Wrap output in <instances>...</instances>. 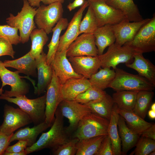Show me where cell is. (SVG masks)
I'll return each mask as SVG.
<instances>
[{"mask_svg": "<svg viewBox=\"0 0 155 155\" xmlns=\"http://www.w3.org/2000/svg\"><path fill=\"white\" fill-rule=\"evenodd\" d=\"M55 115V119L50 129L42 133L34 144L25 149L27 154L45 148L52 150L67 142L71 138L64 127L63 117L58 107Z\"/></svg>", "mask_w": 155, "mask_h": 155, "instance_id": "cell-1", "label": "cell"}, {"mask_svg": "<svg viewBox=\"0 0 155 155\" xmlns=\"http://www.w3.org/2000/svg\"><path fill=\"white\" fill-rule=\"evenodd\" d=\"M23 2L21 11L16 16L10 13L6 22L9 26L18 29L21 42L24 44L28 41L31 32L36 28L34 18L37 8L31 6L28 0H23Z\"/></svg>", "mask_w": 155, "mask_h": 155, "instance_id": "cell-2", "label": "cell"}, {"mask_svg": "<svg viewBox=\"0 0 155 155\" xmlns=\"http://www.w3.org/2000/svg\"><path fill=\"white\" fill-rule=\"evenodd\" d=\"M109 121L91 112L84 117L71 137L79 140L108 135Z\"/></svg>", "mask_w": 155, "mask_h": 155, "instance_id": "cell-3", "label": "cell"}, {"mask_svg": "<svg viewBox=\"0 0 155 155\" xmlns=\"http://www.w3.org/2000/svg\"><path fill=\"white\" fill-rule=\"evenodd\" d=\"M115 76L109 86L115 91H153L155 86L145 78L139 75L129 73L117 68L115 69Z\"/></svg>", "mask_w": 155, "mask_h": 155, "instance_id": "cell-4", "label": "cell"}, {"mask_svg": "<svg viewBox=\"0 0 155 155\" xmlns=\"http://www.w3.org/2000/svg\"><path fill=\"white\" fill-rule=\"evenodd\" d=\"M46 94L33 99L28 98L26 95L6 97L3 100L13 103L26 113L31 118L34 125L44 121L45 119Z\"/></svg>", "mask_w": 155, "mask_h": 155, "instance_id": "cell-5", "label": "cell"}, {"mask_svg": "<svg viewBox=\"0 0 155 155\" xmlns=\"http://www.w3.org/2000/svg\"><path fill=\"white\" fill-rule=\"evenodd\" d=\"M63 12L62 4L56 2L48 5H42L36 9L34 21L38 29L44 30L47 34L63 18Z\"/></svg>", "mask_w": 155, "mask_h": 155, "instance_id": "cell-6", "label": "cell"}, {"mask_svg": "<svg viewBox=\"0 0 155 155\" xmlns=\"http://www.w3.org/2000/svg\"><path fill=\"white\" fill-rule=\"evenodd\" d=\"M18 71H11L6 68L3 62L0 60V77L2 82L1 88L6 85L10 86V90H5L0 95V99L3 100L6 97H17L26 95L29 91L28 84L22 79V77L19 75Z\"/></svg>", "mask_w": 155, "mask_h": 155, "instance_id": "cell-7", "label": "cell"}, {"mask_svg": "<svg viewBox=\"0 0 155 155\" xmlns=\"http://www.w3.org/2000/svg\"><path fill=\"white\" fill-rule=\"evenodd\" d=\"M134 52L149 53L155 51V15L140 29L131 42L126 43Z\"/></svg>", "mask_w": 155, "mask_h": 155, "instance_id": "cell-8", "label": "cell"}, {"mask_svg": "<svg viewBox=\"0 0 155 155\" xmlns=\"http://www.w3.org/2000/svg\"><path fill=\"white\" fill-rule=\"evenodd\" d=\"M134 51L127 44L121 46L115 42L109 46L104 53L98 55L102 68H112L114 70L119 64L131 63Z\"/></svg>", "mask_w": 155, "mask_h": 155, "instance_id": "cell-9", "label": "cell"}, {"mask_svg": "<svg viewBox=\"0 0 155 155\" xmlns=\"http://www.w3.org/2000/svg\"><path fill=\"white\" fill-rule=\"evenodd\" d=\"M58 107L63 117L69 120V125L65 127V129L71 137L81 119L85 116L92 112L85 104L75 100H63Z\"/></svg>", "mask_w": 155, "mask_h": 155, "instance_id": "cell-10", "label": "cell"}, {"mask_svg": "<svg viewBox=\"0 0 155 155\" xmlns=\"http://www.w3.org/2000/svg\"><path fill=\"white\" fill-rule=\"evenodd\" d=\"M4 119L0 125V131L9 135L18 129L32 123L29 116L20 108L5 104L3 109Z\"/></svg>", "mask_w": 155, "mask_h": 155, "instance_id": "cell-11", "label": "cell"}, {"mask_svg": "<svg viewBox=\"0 0 155 155\" xmlns=\"http://www.w3.org/2000/svg\"><path fill=\"white\" fill-rule=\"evenodd\" d=\"M88 1L94 12L98 27L115 24L126 18L122 12L108 5L105 0Z\"/></svg>", "mask_w": 155, "mask_h": 155, "instance_id": "cell-12", "label": "cell"}, {"mask_svg": "<svg viewBox=\"0 0 155 155\" xmlns=\"http://www.w3.org/2000/svg\"><path fill=\"white\" fill-rule=\"evenodd\" d=\"M62 84L53 70L51 80L46 88L45 121L52 125L55 111L59 104L63 100L61 91Z\"/></svg>", "mask_w": 155, "mask_h": 155, "instance_id": "cell-13", "label": "cell"}, {"mask_svg": "<svg viewBox=\"0 0 155 155\" xmlns=\"http://www.w3.org/2000/svg\"><path fill=\"white\" fill-rule=\"evenodd\" d=\"M66 55L69 57L98 55L93 34L84 33L78 36L67 49Z\"/></svg>", "mask_w": 155, "mask_h": 155, "instance_id": "cell-14", "label": "cell"}, {"mask_svg": "<svg viewBox=\"0 0 155 155\" xmlns=\"http://www.w3.org/2000/svg\"><path fill=\"white\" fill-rule=\"evenodd\" d=\"M150 20L146 18L140 21L130 22L125 18L118 24L111 25L116 38L115 42L121 46L131 41L140 29Z\"/></svg>", "mask_w": 155, "mask_h": 155, "instance_id": "cell-15", "label": "cell"}, {"mask_svg": "<svg viewBox=\"0 0 155 155\" xmlns=\"http://www.w3.org/2000/svg\"><path fill=\"white\" fill-rule=\"evenodd\" d=\"M88 0L74 14L70 22L68 23L66 31L60 37L57 52L67 49L70 44L79 35V27L83 12L88 6Z\"/></svg>", "mask_w": 155, "mask_h": 155, "instance_id": "cell-16", "label": "cell"}, {"mask_svg": "<svg viewBox=\"0 0 155 155\" xmlns=\"http://www.w3.org/2000/svg\"><path fill=\"white\" fill-rule=\"evenodd\" d=\"M67 50L57 52L50 64L62 84L71 78L83 77L75 71L67 58Z\"/></svg>", "mask_w": 155, "mask_h": 155, "instance_id": "cell-17", "label": "cell"}, {"mask_svg": "<svg viewBox=\"0 0 155 155\" xmlns=\"http://www.w3.org/2000/svg\"><path fill=\"white\" fill-rule=\"evenodd\" d=\"M68 59L75 71L88 79L97 72L101 67L98 55L71 57Z\"/></svg>", "mask_w": 155, "mask_h": 155, "instance_id": "cell-18", "label": "cell"}, {"mask_svg": "<svg viewBox=\"0 0 155 155\" xmlns=\"http://www.w3.org/2000/svg\"><path fill=\"white\" fill-rule=\"evenodd\" d=\"M38 71V83L36 94L39 96L46 90L52 79L53 69L46 61V54L43 51L39 56L35 59Z\"/></svg>", "mask_w": 155, "mask_h": 155, "instance_id": "cell-19", "label": "cell"}, {"mask_svg": "<svg viewBox=\"0 0 155 155\" xmlns=\"http://www.w3.org/2000/svg\"><path fill=\"white\" fill-rule=\"evenodd\" d=\"M133 57V61L125 64L126 66L135 70L155 86V66L142 53L134 52Z\"/></svg>", "mask_w": 155, "mask_h": 155, "instance_id": "cell-20", "label": "cell"}, {"mask_svg": "<svg viewBox=\"0 0 155 155\" xmlns=\"http://www.w3.org/2000/svg\"><path fill=\"white\" fill-rule=\"evenodd\" d=\"M91 86L89 79L84 77L69 79L61 84L63 100H74L78 95Z\"/></svg>", "mask_w": 155, "mask_h": 155, "instance_id": "cell-21", "label": "cell"}, {"mask_svg": "<svg viewBox=\"0 0 155 155\" xmlns=\"http://www.w3.org/2000/svg\"><path fill=\"white\" fill-rule=\"evenodd\" d=\"M3 63L6 67H11L22 73L34 77L37 76L35 59L29 51L25 55L13 60H5Z\"/></svg>", "mask_w": 155, "mask_h": 155, "instance_id": "cell-22", "label": "cell"}, {"mask_svg": "<svg viewBox=\"0 0 155 155\" xmlns=\"http://www.w3.org/2000/svg\"><path fill=\"white\" fill-rule=\"evenodd\" d=\"M52 125L46 123L44 121L32 128L27 127L21 128L13 134L9 142L11 143L17 140H26L28 141L27 147H30L36 142L39 135Z\"/></svg>", "mask_w": 155, "mask_h": 155, "instance_id": "cell-23", "label": "cell"}, {"mask_svg": "<svg viewBox=\"0 0 155 155\" xmlns=\"http://www.w3.org/2000/svg\"><path fill=\"white\" fill-rule=\"evenodd\" d=\"M118 131L121 145V154L125 155L135 146L140 135L133 133L127 126L123 118L119 115Z\"/></svg>", "mask_w": 155, "mask_h": 155, "instance_id": "cell-24", "label": "cell"}, {"mask_svg": "<svg viewBox=\"0 0 155 155\" xmlns=\"http://www.w3.org/2000/svg\"><path fill=\"white\" fill-rule=\"evenodd\" d=\"M108 5L121 11L126 18L130 22H137L144 19L141 15L137 5L133 0H105Z\"/></svg>", "mask_w": 155, "mask_h": 155, "instance_id": "cell-25", "label": "cell"}, {"mask_svg": "<svg viewBox=\"0 0 155 155\" xmlns=\"http://www.w3.org/2000/svg\"><path fill=\"white\" fill-rule=\"evenodd\" d=\"M117 111L125 120L128 127L133 133L140 135L152 124L145 121L133 111L121 109L118 107Z\"/></svg>", "mask_w": 155, "mask_h": 155, "instance_id": "cell-26", "label": "cell"}, {"mask_svg": "<svg viewBox=\"0 0 155 155\" xmlns=\"http://www.w3.org/2000/svg\"><path fill=\"white\" fill-rule=\"evenodd\" d=\"M114 104L112 97L106 93L101 98L84 104L92 113L109 121Z\"/></svg>", "mask_w": 155, "mask_h": 155, "instance_id": "cell-27", "label": "cell"}, {"mask_svg": "<svg viewBox=\"0 0 155 155\" xmlns=\"http://www.w3.org/2000/svg\"><path fill=\"white\" fill-rule=\"evenodd\" d=\"M111 26L107 24L98 27L93 34L98 55L103 54L105 48L115 42V37Z\"/></svg>", "mask_w": 155, "mask_h": 155, "instance_id": "cell-28", "label": "cell"}, {"mask_svg": "<svg viewBox=\"0 0 155 155\" xmlns=\"http://www.w3.org/2000/svg\"><path fill=\"white\" fill-rule=\"evenodd\" d=\"M117 107L116 104L114 103L108 129V134L111 140L114 155L121 154V142L118 129L119 114L117 111Z\"/></svg>", "mask_w": 155, "mask_h": 155, "instance_id": "cell-29", "label": "cell"}, {"mask_svg": "<svg viewBox=\"0 0 155 155\" xmlns=\"http://www.w3.org/2000/svg\"><path fill=\"white\" fill-rule=\"evenodd\" d=\"M68 24L67 19L63 17L52 30L53 35L50 42L47 45L48 51L46 54L47 62L49 65L51 64L57 51L61 32L67 28Z\"/></svg>", "mask_w": 155, "mask_h": 155, "instance_id": "cell-30", "label": "cell"}, {"mask_svg": "<svg viewBox=\"0 0 155 155\" xmlns=\"http://www.w3.org/2000/svg\"><path fill=\"white\" fill-rule=\"evenodd\" d=\"M99 69L88 79L92 86L104 90L108 88L114 80L115 72L114 69L111 68L100 67Z\"/></svg>", "mask_w": 155, "mask_h": 155, "instance_id": "cell-31", "label": "cell"}, {"mask_svg": "<svg viewBox=\"0 0 155 155\" xmlns=\"http://www.w3.org/2000/svg\"><path fill=\"white\" fill-rule=\"evenodd\" d=\"M138 92L117 90L113 94L112 97L114 103L118 108L133 111Z\"/></svg>", "mask_w": 155, "mask_h": 155, "instance_id": "cell-32", "label": "cell"}, {"mask_svg": "<svg viewBox=\"0 0 155 155\" xmlns=\"http://www.w3.org/2000/svg\"><path fill=\"white\" fill-rule=\"evenodd\" d=\"M105 135H100L79 140L75 155H95Z\"/></svg>", "mask_w": 155, "mask_h": 155, "instance_id": "cell-33", "label": "cell"}, {"mask_svg": "<svg viewBox=\"0 0 155 155\" xmlns=\"http://www.w3.org/2000/svg\"><path fill=\"white\" fill-rule=\"evenodd\" d=\"M30 38L32 45L29 52L32 56L36 59L43 51V47L48 41L49 37L44 30L36 28L31 32Z\"/></svg>", "mask_w": 155, "mask_h": 155, "instance_id": "cell-34", "label": "cell"}, {"mask_svg": "<svg viewBox=\"0 0 155 155\" xmlns=\"http://www.w3.org/2000/svg\"><path fill=\"white\" fill-rule=\"evenodd\" d=\"M154 95L153 91H139L137 94L133 111L144 119Z\"/></svg>", "mask_w": 155, "mask_h": 155, "instance_id": "cell-35", "label": "cell"}, {"mask_svg": "<svg viewBox=\"0 0 155 155\" xmlns=\"http://www.w3.org/2000/svg\"><path fill=\"white\" fill-rule=\"evenodd\" d=\"M98 27L94 13L89 5L85 16L80 23L79 34L84 33L93 34Z\"/></svg>", "mask_w": 155, "mask_h": 155, "instance_id": "cell-36", "label": "cell"}, {"mask_svg": "<svg viewBox=\"0 0 155 155\" xmlns=\"http://www.w3.org/2000/svg\"><path fill=\"white\" fill-rule=\"evenodd\" d=\"M134 150L130 154L148 155L155 150V140L146 137H140Z\"/></svg>", "mask_w": 155, "mask_h": 155, "instance_id": "cell-37", "label": "cell"}, {"mask_svg": "<svg viewBox=\"0 0 155 155\" xmlns=\"http://www.w3.org/2000/svg\"><path fill=\"white\" fill-rule=\"evenodd\" d=\"M106 92L97 88L91 86L84 92L78 95L74 100L82 104L99 99L104 96Z\"/></svg>", "mask_w": 155, "mask_h": 155, "instance_id": "cell-38", "label": "cell"}, {"mask_svg": "<svg viewBox=\"0 0 155 155\" xmlns=\"http://www.w3.org/2000/svg\"><path fill=\"white\" fill-rule=\"evenodd\" d=\"M79 140L71 137L68 141L51 150L53 155H75L77 152L76 144Z\"/></svg>", "mask_w": 155, "mask_h": 155, "instance_id": "cell-39", "label": "cell"}, {"mask_svg": "<svg viewBox=\"0 0 155 155\" xmlns=\"http://www.w3.org/2000/svg\"><path fill=\"white\" fill-rule=\"evenodd\" d=\"M18 31L17 28L8 24L0 25V37L7 39L12 44L17 45L21 42Z\"/></svg>", "mask_w": 155, "mask_h": 155, "instance_id": "cell-40", "label": "cell"}, {"mask_svg": "<svg viewBox=\"0 0 155 155\" xmlns=\"http://www.w3.org/2000/svg\"><path fill=\"white\" fill-rule=\"evenodd\" d=\"M95 155H114L111 140L108 134L105 136Z\"/></svg>", "mask_w": 155, "mask_h": 155, "instance_id": "cell-41", "label": "cell"}, {"mask_svg": "<svg viewBox=\"0 0 155 155\" xmlns=\"http://www.w3.org/2000/svg\"><path fill=\"white\" fill-rule=\"evenodd\" d=\"M15 53L12 44L5 38L0 37V57L8 55L14 58Z\"/></svg>", "mask_w": 155, "mask_h": 155, "instance_id": "cell-42", "label": "cell"}, {"mask_svg": "<svg viewBox=\"0 0 155 155\" xmlns=\"http://www.w3.org/2000/svg\"><path fill=\"white\" fill-rule=\"evenodd\" d=\"M18 141L16 144L12 146H9L5 151L18 153L24 150L27 147L28 141L22 140Z\"/></svg>", "mask_w": 155, "mask_h": 155, "instance_id": "cell-43", "label": "cell"}, {"mask_svg": "<svg viewBox=\"0 0 155 155\" xmlns=\"http://www.w3.org/2000/svg\"><path fill=\"white\" fill-rule=\"evenodd\" d=\"M13 133L8 135L0 131V155H3L9 146V141Z\"/></svg>", "mask_w": 155, "mask_h": 155, "instance_id": "cell-44", "label": "cell"}, {"mask_svg": "<svg viewBox=\"0 0 155 155\" xmlns=\"http://www.w3.org/2000/svg\"><path fill=\"white\" fill-rule=\"evenodd\" d=\"M155 140V125L152 124L144 130L140 135Z\"/></svg>", "mask_w": 155, "mask_h": 155, "instance_id": "cell-45", "label": "cell"}, {"mask_svg": "<svg viewBox=\"0 0 155 155\" xmlns=\"http://www.w3.org/2000/svg\"><path fill=\"white\" fill-rule=\"evenodd\" d=\"M86 0H75L72 3H70L67 6V8L71 11L77 7H81L84 3Z\"/></svg>", "mask_w": 155, "mask_h": 155, "instance_id": "cell-46", "label": "cell"}, {"mask_svg": "<svg viewBox=\"0 0 155 155\" xmlns=\"http://www.w3.org/2000/svg\"><path fill=\"white\" fill-rule=\"evenodd\" d=\"M30 5L32 7H38L40 6L41 0H28Z\"/></svg>", "mask_w": 155, "mask_h": 155, "instance_id": "cell-47", "label": "cell"}, {"mask_svg": "<svg viewBox=\"0 0 155 155\" xmlns=\"http://www.w3.org/2000/svg\"><path fill=\"white\" fill-rule=\"evenodd\" d=\"M41 2L45 5H48L56 2H59L63 4L64 2V0H41Z\"/></svg>", "mask_w": 155, "mask_h": 155, "instance_id": "cell-48", "label": "cell"}, {"mask_svg": "<svg viewBox=\"0 0 155 155\" xmlns=\"http://www.w3.org/2000/svg\"><path fill=\"white\" fill-rule=\"evenodd\" d=\"M27 155L26 152L25 150L23 151L20 152H13L5 151L3 155Z\"/></svg>", "mask_w": 155, "mask_h": 155, "instance_id": "cell-49", "label": "cell"}, {"mask_svg": "<svg viewBox=\"0 0 155 155\" xmlns=\"http://www.w3.org/2000/svg\"><path fill=\"white\" fill-rule=\"evenodd\" d=\"M148 114L149 117L151 119H155V111L150 109L148 111Z\"/></svg>", "mask_w": 155, "mask_h": 155, "instance_id": "cell-50", "label": "cell"}, {"mask_svg": "<svg viewBox=\"0 0 155 155\" xmlns=\"http://www.w3.org/2000/svg\"><path fill=\"white\" fill-rule=\"evenodd\" d=\"M150 109L155 111V103H153L150 106Z\"/></svg>", "mask_w": 155, "mask_h": 155, "instance_id": "cell-51", "label": "cell"}, {"mask_svg": "<svg viewBox=\"0 0 155 155\" xmlns=\"http://www.w3.org/2000/svg\"><path fill=\"white\" fill-rule=\"evenodd\" d=\"M149 155H155V150L153 151L150 152L148 154Z\"/></svg>", "mask_w": 155, "mask_h": 155, "instance_id": "cell-52", "label": "cell"}, {"mask_svg": "<svg viewBox=\"0 0 155 155\" xmlns=\"http://www.w3.org/2000/svg\"><path fill=\"white\" fill-rule=\"evenodd\" d=\"M3 88H0V95H1L3 93Z\"/></svg>", "mask_w": 155, "mask_h": 155, "instance_id": "cell-53", "label": "cell"}, {"mask_svg": "<svg viewBox=\"0 0 155 155\" xmlns=\"http://www.w3.org/2000/svg\"></svg>", "mask_w": 155, "mask_h": 155, "instance_id": "cell-54", "label": "cell"}, {"mask_svg": "<svg viewBox=\"0 0 155 155\" xmlns=\"http://www.w3.org/2000/svg\"></svg>", "mask_w": 155, "mask_h": 155, "instance_id": "cell-55", "label": "cell"}]
</instances>
